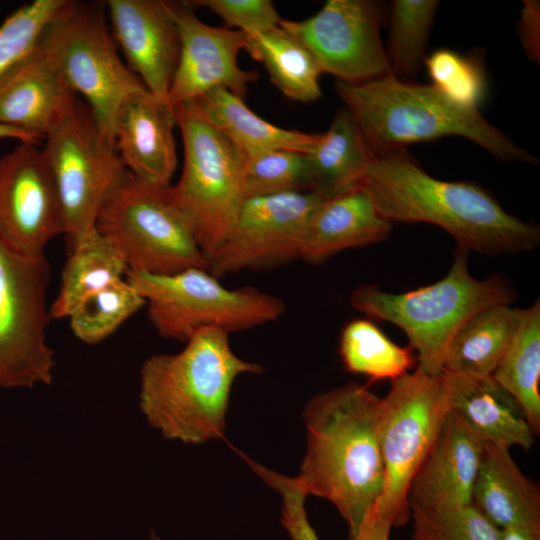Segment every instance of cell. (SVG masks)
Masks as SVG:
<instances>
[{"instance_id": "60d3db41", "label": "cell", "mask_w": 540, "mask_h": 540, "mask_svg": "<svg viewBox=\"0 0 540 540\" xmlns=\"http://www.w3.org/2000/svg\"><path fill=\"white\" fill-rule=\"evenodd\" d=\"M499 540H540V534L518 528L500 529Z\"/></svg>"}, {"instance_id": "f35d334b", "label": "cell", "mask_w": 540, "mask_h": 540, "mask_svg": "<svg viewBox=\"0 0 540 540\" xmlns=\"http://www.w3.org/2000/svg\"><path fill=\"white\" fill-rule=\"evenodd\" d=\"M520 44L529 60L539 63L540 59V3L525 0L518 22Z\"/></svg>"}, {"instance_id": "ab89813d", "label": "cell", "mask_w": 540, "mask_h": 540, "mask_svg": "<svg viewBox=\"0 0 540 540\" xmlns=\"http://www.w3.org/2000/svg\"><path fill=\"white\" fill-rule=\"evenodd\" d=\"M392 527L393 521L374 506L349 540H389Z\"/></svg>"}, {"instance_id": "4316f807", "label": "cell", "mask_w": 540, "mask_h": 540, "mask_svg": "<svg viewBox=\"0 0 540 540\" xmlns=\"http://www.w3.org/2000/svg\"><path fill=\"white\" fill-rule=\"evenodd\" d=\"M245 51L260 62L271 83L287 98L309 103L321 98L322 71L309 50L280 25L247 35Z\"/></svg>"}, {"instance_id": "44dd1931", "label": "cell", "mask_w": 540, "mask_h": 540, "mask_svg": "<svg viewBox=\"0 0 540 540\" xmlns=\"http://www.w3.org/2000/svg\"><path fill=\"white\" fill-rule=\"evenodd\" d=\"M450 409L486 444L530 449L535 435L517 401L492 377L442 371Z\"/></svg>"}, {"instance_id": "e575fe53", "label": "cell", "mask_w": 540, "mask_h": 540, "mask_svg": "<svg viewBox=\"0 0 540 540\" xmlns=\"http://www.w3.org/2000/svg\"><path fill=\"white\" fill-rule=\"evenodd\" d=\"M410 540H499L500 529L472 504L441 509H410Z\"/></svg>"}, {"instance_id": "9c48e42d", "label": "cell", "mask_w": 540, "mask_h": 540, "mask_svg": "<svg viewBox=\"0 0 540 540\" xmlns=\"http://www.w3.org/2000/svg\"><path fill=\"white\" fill-rule=\"evenodd\" d=\"M450 411L443 372L416 368L392 381L379 400L377 436L384 465L382 494L375 504L394 527L410 518L411 482L433 447Z\"/></svg>"}, {"instance_id": "277c9868", "label": "cell", "mask_w": 540, "mask_h": 540, "mask_svg": "<svg viewBox=\"0 0 540 540\" xmlns=\"http://www.w3.org/2000/svg\"><path fill=\"white\" fill-rule=\"evenodd\" d=\"M335 90L374 154L445 136L466 138L503 161L537 159L490 124L478 108L458 105L432 84L388 75Z\"/></svg>"}, {"instance_id": "8fae6325", "label": "cell", "mask_w": 540, "mask_h": 540, "mask_svg": "<svg viewBox=\"0 0 540 540\" xmlns=\"http://www.w3.org/2000/svg\"><path fill=\"white\" fill-rule=\"evenodd\" d=\"M44 139L42 153L54 179L64 234L71 246L96 228L103 205L130 172L88 106L79 100Z\"/></svg>"}, {"instance_id": "2e32d148", "label": "cell", "mask_w": 540, "mask_h": 540, "mask_svg": "<svg viewBox=\"0 0 540 540\" xmlns=\"http://www.w3.org/2000/svg\"><path fill=\"white\" fill-rule=\"evenodd\" d=\"M180 38V54L167 102L173 107L194 100L216 87L243 99L259 74L238 64L247 34L203 23L186 1H166Z\"/></svg>"}, {"instance_id": "5bb4252c", "label": "cell", "mask_w": 540, "mask_h": 540, "mask_svg": "<svg viewBox=\"0 0 540 540\" xmlns=\"http://www.w3.org/2000/svg\"><path fill=\"white\" fill-rule=\"evenodd\" d=\"M382 6L371 0H328L304 20L280 26L312 54L322 73L359 84L392 75L380 39Z\"/></svg>"}, {"instance_id": "5b68a950", "label": "cell", "mask_w": 540, "mask_h": 540, "mask_svg": "<svg viewBox=\"0 0 540 540\" xmlns=\"http://www.w3.org/2000/svg\"><path fill=\"white\" fill-rule=\"evenodd\" d=\"M514 294L503 277L474 278L468 270L467 252L459 249L441 280L403 293L360 285L352 291L350 304L369 318L401 328L417 352V368L440 374L447 347L459 328L488 307L509 304Z\"/></svg>"}, {"instance_id": "30bf717a", "label": "cell", "mask_w": 540, "mask_h": 540, "mask_svg": "<svg viewBox=\"0 0 540 540\" xmlns=\"http://www.w3.org/2000/svg\"><path fill=\"white\" fill-rule=\"evenodd\" d=\"M42 41L72 90L86 100L101 133L114 145L122 104L148 90L120 58L103 11L69 0Z\"/></svg>"}, {"instance_id": "f546056e", "label": "cell", "mask_w": 540, "mask_h": 540, "mask_svg": "<svg viewBox=\"0 0 540 540\" xmlns=\"http://www.w3.org/2000/svg\"><path fill=\"white\" fill-rule=\"evenodd\" d=\"M339 353L345 369L372 380H395L413 366L411 347L391 341L373 322L355 319L341 331Z\"/></svg>"}, {"instance_id": "836d02e7", "label": "cell", "mask_w": 540, "mask_h": 540, "mask_svg": "<svg viewBox=\"0 0 540 540\" xmlns=\"http://www.w3.org/2000/svg\"><path fill=\"white\" fill-rule=\"evenodd\" d=\"M69 0H34L0 25V82L36 48Z\"/></svg>"}, {"instance_id": "484cf974", "label": "cell", "mask_w": 540, "mask_h": 540, "mask_svg": "<svg viewBox=\"0 0 540 540\" xmlns=\"http://www.w3.org/2000/svg\"><path fill=\"white\" fill-rule=\"evenodd\" d=\"M522 314L523 309L499 304L473 315L451 339L442 371L491 376L516 334Z\"/></svg>"}, {"instance_id": "7a4b0ae2", "label": "cell", "mask_w": 540, "mask_h": 540, "mask_svg": "<svg viewBox=\"0 0 540 540\" xmlns=\"http://www.w3.org/2000/svg\"><path fill=\"white\" fill-rule=\"evenodd\" d=\"M379 400L366 386L348 383L317 394L303 410L307 448L296 478L307 495L336 507L348 525L349 537L383 490Z\"/></svg>"}, {"instance_id": "d6a6232c", "label": "cell", "mask_w": 540, "mask_h": 540, "mask_svg": "<svg viewBox=\"0 0 540 540\" xmlns=\"http://www.w3.org/2000/svg\"><path fill=\"white\" fill-rule=\"evenodd\" d=\"M241 185L245 199L290 191H312L307 154L283 149L241 154Z\"/></svg>"}, {"instance_id": "7bdbcfd3", "label": "cell", "mask_w": 540, "mask_h": 540, "mask_svg": "<svg viewBox=\"0 0 540 540\" xmlns=\"http://www.w3.org/2000/svg\"><path fill=\"white\" fill-rule=\"evenodd\" d=\"M150 540H162L155 532L151 531Z\"/></svg>"}, {"instance_id": "7c38bea8", "label": "cell", "mask_w": 540, "mask_h": 540, "mask_svg": "<svg viewBox=\"0 0 540 540\" xmlns=\"http://www.w3.org/2000/svg\"><path fill=\"white\" fill-rule=\"evenodd\" d=\"M50 266L0 236V388L50 385L54 352L46 330Z\"/></svg>"}, {"instance_id": "8d00e7d4", "label": "cell", "mask_w": 540, "mask_h": 540, "mask_svg": "<svg viewBox=\"0 0 540 540\" xmlns=\"http://www.w3.org/2000/svg\"><path fill=\"white\" fill-rule=\"evenodd\" d=\"M191 7L199 6L218 15L225 24L247 35L278 27L282 21L269 0H194L186 1Z\"/></svg>"}, {"instance_id": "e0dca14e", "label": "cell", "mask_w": 540, "mask_h": 540, "mask_svg": "<svg viewBox=\"0 0 540 540\" xmlns=\"http://www.w3.org/2000/svg\"><path fill=\"white\" fill-rule=\"evenodd\" d=\"M111 33L127 66L155 97L167 101L180 38L166 1L108 0Z\"/></svg>"}, {"instance_id": "ac0fdd59", "label": "cell", "mask_w": 540, "mask_h": 540, "mask_svg": "<svg viewBox=\"0 0 540 540\" xmlns=\"http://www.w3.org/2000/svg\"><path fill=\"white\" fill-rule=\"evenodd\" d=\"M42 39L0 82V124L37 142L56 127L78 100Z\"/></svg>"}, {"instance_id": "ba28073f", "label": "cell", "mask_w": 540, "mask_h": 540, "mask_svg": "<svg viewBox=\"0 0 540 540\" xmlns=\"http://www.w3.org/2000/svg\"><path fill=\"white\" fill-rule=\"evenodd\" d=\"M170 186L149 184L130 173L99 212L98 233L130 271L168 275L208 269L186 217L171 198Z\"/></svg>"}, {"instance_id": "d590c367", "label": "cell", "mask_w": 540, "mask_h": 540, "mask_svg": "<svg viewBox=\"0 0 540 540\" xmlns=\"http://www.w3.org/2000/svg\"><path fill=\"white\" fill-rule=\"evenodd\" d=\"M432 85L454 103L477 108L484 92V75L472 59L449 49H439L425 58Z\"/></svg>"}, {"instance_id": "6da1fadb", "label": "cell", "mask_w": 540, "mask_h": 540, "mask_svg": "<svg viewBox=\"0 0 540 540\" xmlns=\"http://www.w3.org/2000/svg\"><path fill=\"white\" fill-rule=\"evenodd\" d=\"M359 186L391 223L434 224L466 252H521L540 240L536 225L508 213L488 191L473 182L429 175L405 148L374 154Z\"/></svg>"}, {"instance_id": "83f0119b", "label": "cell", "mask_w": 540, "mask_h": 540, "mask_svg": "<svg viewBox=\"0 0 540 540\" xmlns=\"http://www.w3.org/2000/svg\"><path fill=\"white\" fill-rule=\"evenodd\" d=\"M127 266L95 228L70 246L59 292L50 306L51 318H68L90 295L124 278Z\"/></svg>"}, {"instance_id": "9a60e30c", "label": "cell", "mask_w": 540, "mask_h": 540, "mask_svg": "<svg viewBox=\"0 0 540 540\" xmlns=\"http://www.w3.org/2000/svg\"><path fill=\"white\" fill-rule=\"evenodd\" d=\"M64 233L62 206L42 149L20 142L0 157V236L25 254L43 256L50 240Z\"/></svg>"}, {"instance_id": "8992f818", "label": "cell", "mask_w": 540, "mask_h": 540, "mask_svg": "<svg viewBox=\"0 0 540 540\" xmlns=\"http://www.w3.org/2000/svg\"><path fill=\"white\" fill-rule=\"evenodd\" d=\"M125 279L145 300L157 333L183 343L204 328L230 334L263 326L286 310L278 296L252 286L227 288L206 268L168 275L127 270Z\"/></svg>"}, {"instance_id": "7402d4cb", "label": "cell", "mask_w": 540, "mask_h": 540, "mask_svg": "<svg viewBox=\"0 0 540 540\" xmlns=\"http://www.w3.org/2000/svg\"><path fill=\"white\" fill-rule=\"evenodd\" d=\"M391 229L392 223L358 186L323 200L312 217L300 259L319 265L341 251L381 242Z\"/></svg>"}, {"instance_id": "ffe728a7", "label": "cell", "mask_w": 540, "mask_h": 540, "mask_svg": "<svg viewBox=\"0 0 540 540\" xmlns=\"http://www.w3.org/2000/svg\"><path fill=\"white\" fill-rule=\"evenodd\" d=\"M175 126L174 108L149 91L124 101L116 120L114 147L135 178L171 185L177 167Z\"/></svg>"}, {"instance_id": "3957f363", "label": "cell", "mask_w": 540, "mask_h": 540, "mask_svg": "<svg viewBox=\"0 0 540 540\" xmlns=\"http://www.w3.org/2000/svg\"><path fill=\"white\" fill-rule=\"evenodd\" d=\"M259 364L232 350L229 333L204 328L174 354L147 358L140 371L139 405L148 423L172 440L201 444L224 438L232 386Z\"/></svg>"}, {"instance_id": "d4e9b609", "label": "cell", "mask_w": 540, "mask_h": 540, "mask_svg": "<svg viewBox=\"0 0 540 540\" xmlns=\"http://www.w3.org/2000/svg\"><path fill=\"white\" fill-rule=\"evenodd\" d=\"M373 156L355 119L342 107L307 154L312 191L326 199L358 187Z\"/></svg>"}, {"instance_id": "4dcf8cb0", "label": "cell", "mask_w": 540, "mask_h": 540, "mask_svg": "<svg viewBox=\"0 0 540 540\" xmlns=\"http://www.w3.org/2000/svg\"><path fill=\"white\" fill-rule=\"evenodd\" d=\"M439 6L436 0L392 2L387 59L392 75L405 80L418 72L425 60L429 32Z\"/></svg>"}, {"instance_id": "52a82bcc", "label": "cell", "mask_w": 540, "mask_h": 540, "mask_svg": "<svg viewBox=\"0 0 540 540\" xmlns=\"http://www.w3.org/2000/svg\"><path fill=\"white\" fill-rule=\"evenodd\" d=\"M184 146L180 179L170 186L209 259L228 236L244 201L241 154L203 114L196 99L173 106Z\"/></svg>"}, {"instance_id": "4fadbf2b", "label": "cell", "mask_w": 540, "mask_h": 540, "mask_svg": "<svg viewBox=\"0 0 540 540\" xmlns=\"http://www.w3.org/2000/svg\"><path fill=\"white\" fill-rule=\"evenodd\" d=\"M325 198L290 191L244 199L228 236L209 259L217 278L300 259L314 213Z\"/></svg>"}, {"instance_id": "cb8c5ba5", "label": "cell", "mask_w": 540, "mask_h": 540, "mask_svg": "<svg viewBox=\"0 0 540 540\" xmlns=\"http://www.w3.org/2000/svg\"><path fill=\"white\" fill-rule=\"evenodd\" d=\"M205 117L245 154L283 149L311 152L322 133L278 127L256 113L225 87H216L196 99Z\"/></svg>"}, {"instance_id": "1f68e13d", "label": "cell", "mask_w": 540, "mask_h": 540, "mask_svg": "<svg viewBox=\"0 0 540 540\" xmlns=\"http://www.w3.org/2000/svg\"><path fill=\"white\" fill-rule=\"evenodd\" d=\"M144 306L143 297L124 277L87 297L68 319L79 340L96 344Z\"/></svg>"}, {"instance_id": "b9f144b4", "label": "cell", "mask_w": 540, "mask_h": 540, "mask_svg": "<svg viewBox=\"0 0 540 540\" xmlns=\"http://www.w3.org/2000/svg\"><path fill=\"white\" fill-rule=\"evenodd\" d=\"M3 138H14V139L19 140L20 142H30V143H37V144L39 143L35 141L34 139H32L30 136L16 129L0 124V139H3Z\"/></svg>"}, {"instance_id": "d6986e66", "label": "cell", "mask_w": 540, "mask_h": 540, "mask_svg": "<svg viewBox=\"0 0 540 540\" xmlns=\"http://www.w3.org/2000/svg\"><path fill=\"white\" fill-rule=\"evenodd\" d=\"M483 449L484 443L450 409L438 438L411 482L410 509L472 504V490Z\"/></svg>"}, {"instance_id": "f1b7e54d", "label": "cell", "mask_w": 540, "mask_h": 540, "mask_svg": "<svg viewBox=\"0 0 540 540\" xmlns=\"http://www.w3.org/2000/svg\"><path fill=\"white\" fill-rule=\"evenodd\" d=\"M520 405L535 436L540 433V303L523 309L509 347L491 375Z\"/></svg>"}, {"instance_id": "74e56055", "label": "cell", "mask_w": 540, "mask_h": 540, "mask_svg": "<svg viewBox=\"0 0 540 540\" xmlns=\"http://www.w3.org/2000/svg\"><path fill=\"white\" fill-rule=\"evenodd\" d=\"M276 491L282 498L280 522L291 540H320L307 518L304 490L295 481L285 480L277 485Z\"/></svg>"}, {"instance_id": "603a6c76", "label": "cell", "mask_w": 540, "mask_h": 540, "mask_svg": "<svg viewBox=\"0 0 540 540\" xmlns=\"http://www.w3.org/2000/svg\"><path fill=\"white\" fill-rule=\"evenodd\" d=\"M471 503L499 529L540 534L539 487L522 473L508 449L484 443Z\"/></svg>"}]
</instances>
